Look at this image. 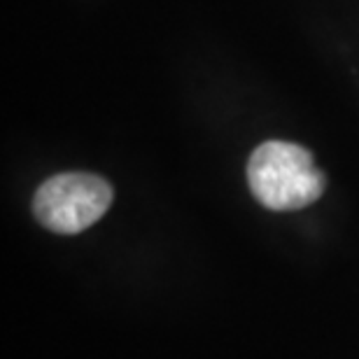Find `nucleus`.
Here are the masks:
<instances>
[{"instance_id":"f257e3e1","label":"nucleus","mask_w":359,"mask_h":359,"mask_svg":"<svg viewBox=\"0 0 359 359\" xmlns=\"http://www.w3.org/2000/svg\"><path fill=\"white\" fill-rule=\"evenodd\" d=\"M248 184L264 208L285 212L315 203L327 189V177L306 147L269 140L250 154Z\"/></svg>"},{"instance_id":"f03ea898","label":"nucleus","mask_w":359,"mask_h":359,"mask_svg":"<svg viewBox=\"0 0 359 359\" xmlns=\"http://www.w3.org/2000/svg\"><path fill=\"white\" fill-rule=\"evenodd\" d=\"M112 187L93 173H59L33 196V215L54 233L73 236L93 226L112 203Z\"/></svg>"}]
</instances>
